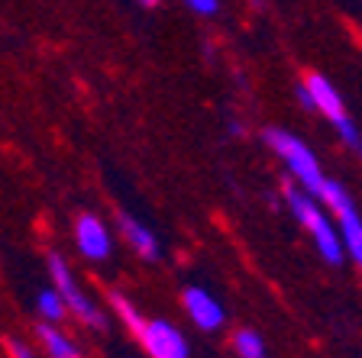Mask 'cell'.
I'll list each match as a JSON object with an SVG mask.
<instances>
[{"mask_svg": "<svg viewBox=\"0 0 362 358\" xmlns=\"http://www.w3.org/2000/svg\"><path fill=\"white\" fill-rule=\"evenodd\" d=\"M281 197H285V203L291 207L294 217H298V223L314 236L317 252L324 255L330 265H339L343 255H346V246H343V236L333 232V223L327 220V213L320 210V203H317L320 197L310 194V191H304L301 184H285L281 187Z\"/></svg>", "mask_w": 362, "mask_h": 358, "instance_id": "obj_1", "label": "cell"}, {"mask_svg": "<svg viewBox=\"0 0 362 358\" xmlns=\"http://www.w3.org/2000/svg\"><path fill=\"white\" fill-rule=\"evenodd\" d=\"M265 145H269V149L288 165L291 178L298 181L304 191H310V194L320 197L327 178H324V172H320V162H317V155L308 149V145H304L301 139H298V136L285 133V129L269 126V129H265Z\"/></svg>", "mask_w": 362, "mask_h": 358, "instance_id": "obj_2", "label": "cell"}, {"mask_svg": "<svg viewBox=\"0 0 362 358\" xmlns=\"http://www.w3.org/2000/svg\"><path fill=\"white\" fill-rule=\"evenodd\" d=\"M304 84H308L310 97H314L317 113H324V117L330 119L333 126H337L339 139L346 142L349 149H353V152H362L359 129H356V123H353V119H349L346 104H343V97H339V90L333 88V84L327 81L324 75H317V71H310V75H304Z\"/></svg>", "mask_w": 362, "mask_h": 358, "instance_id": "obj_3", "label": "cell"}, {"mask_svg": "<svg viewBox=\"0 0 362 358\" xmlns=\"http://www.w3.org/2000/svg\"><path fill=\"white\" fill-rule=\"evenodd\" d=\"M49 275H52V284H55V287L65 294L68 310L75 314L78 323H84V326H90V329H104V326H107L104 314H100L98 306H94L88 297H84V291L78 287L75 275H71V268L65 265V258H62L59 252L49 255Z\"/></svg>", "mask_w": 362, "mask_h": 358, "instance_id": "obj_4", "label": "cell"}, {"mask_svg": "<svg viewBox=\"0 0 362 358\" xmlns=\"http://www.w3.org/2000/svg\"><path fill=\"white\" fill-rule=\"evenodd\" d=\"M136 342L143 345V352L152 358H188L191 355V345H188V339L181 336V329L172 326L168 320H158V316H146V326L139 329Z\"/></svg>", "mask_w": 362, "mask_h": 358, "instance_id": "obj_5", "label": "cell"}, {"mask_svg": "<svg viewBox=\"0 0 362 358\" xmlns=\"http://www.w3.org/2000/svg\"><path fill=\"white\" fill-rule=\"evenodd\" d=\"M71 232H75L78 252H81L88 261H107L110 258L113 236H110V229H107V223L100 217H94V213H78Z\"/></svg>", "mask_w": 362, "mask_h": 358, "instance_id": "obj_6", "label": "cell"}, {"mask_svg": "<svg viewBox=\"0 0 362 358\" xmlns=\"http://www.w3.org/2000/svg\"><path fill=\"white\" fill-rule=\"evenodd\" d=\"M181 306H185V314L194 320V326L204 329V333H217L226 323V314H223V306H220V300L214 297L211 291H204V287H185Z\"/></svg>", "mask_w": 362, "mask_h": 358, "instance_id": "obj_7", "label": "cell"}, {"mask_svg": "<svg viewBox=\"0 0 362 358\" xmlns=\"http://www.w3.org/2000/svg\"><path fill=\"white\" fill-rule=\"evenodd\" d=\"M117 229H120V236L133 246V252L139 255V258H146V261L162 258V246H158V239L152 236V229H146V226L139 223V220H133L129 213H117Z\"/></svg>", "mask_w": 362, "mask_h": 358, "instance_id": "obj_8", "label": "cell"}, {"mask_svg": "<svg viewBox=\"0 0 362 358\" xmlns=\"http://www.w3.org/2000/svg\"><path fill=\"white\" fill-rule=\"evenodd\" d=\"M36 339L42 342V349H45V355L49 358H78L81 355V349H78V345L62 333L59 323H45L42 320L36 326Z\"/></svg>", "mask_w": 362, "mask_h": 358, "instance_id": "obj_9", "label": "cell"}, {"mask_svg": "<svg viewBox=\"0 0 362 358\" xmlns=\"http://www.w3.org/2000/svg\"><path fill=\"white\" fill-rule=\"evenodd\" d=\"M337 223H339L343 246H346V255H353L356 265L362 268V220H359V213H356V207L346 210V213H339Z\"/></svg>", "mask_w": 362, "mask_h": 358, "instance_id": "obj_10", "label": "cell"}, {"mask_svg": "<svg viewBox=\"0 0 362 358\" xmlns=\"http://www.w3.org/2000/svg\"><path fill=\"white\" fill-rule=\"evenodd\" d=\"M36 314L42 316L45 323H62L71 310H68V300H65V294L59 291V287H42L39 291V297H36Z\"/></svg>", "mask_w": 362, "mask_h": 358, "instance_id": "obj_11", "label": "cell"}, {"mask_svg": "<svg viewBox=\"0 0 362 358\" xmlns=\"http://www.w3.org/2000/svg\"><path fill=\"white\" fill-rule=\"evenodd\" d=\"M110 306H113V314L120 316L123 326H127L129 333H133V336H139V329L146 326V316L139 314V310H136V306L129 304V300L123 297V294H117V291H110Z\"/></svg>", "mask_w": 362, "mask_h": 358, "instance_id": "obj_12", "label": "cell"}, {"mask_svg": "<svg viewBox=\"0 0 362 358\" xmlns=\"http://www.w3.org/2000/svg\"><path fill=\"white\" fill-rule=\"evenodd\" d=\"M320 201H324V207L327 210H333V213H346V210H353L356 203H353V197H349V191L339 181H330L327 178V184H324V191H320Z\"/></svg>", "mask_w": 362, "mask_h": 358, "instance_id": "obj_13", "label": "cell"}, {"mask_svg": "<svg viewBox=\"0 0 362 358\" xmlns=\"http://www.w3.org/2000/svg\"><path fill=\"white\" fill-rule=\"evenodd\" d=\"M233 352L240 358H262L265 355V342L256 329H236L233 333Z\"/></svg>", "mask_w": 362, "mask_h": 358, "instance_id": "obj_14", "label": "cell"}, {"mask_svg": "<svg viewBox=\"0 0 362 358\" xmlns=\"http://www.w3.org/2000/svg\"><path fill=\"white\" fill-rule=\"evenodd\" d=\"M185 7L197 16H217L220 13V0H185Z\"/></svg>", "mask_w": 362, "mask_h": 358, "instance_id": "obj_15", "label": "cell"}, {"mask_svg": "<svg viewBox=\"0 0 362 358\" xmlns=\"http://www.w3.org/2000/svg\"><path fill=\"white\" fill-rule=\"evenodd\" d=\"M7 352H10V355H16V358H33L30 345H20L16 339H10V342H7Z\"/></svg>", "mask_w": 362, "mask_h": 358, "instance_id": "obj_16", "label": "cell"}, {"mask_svg": "<svg viewBox=\"0 0 362 358\" xmlns=\"http://www.w3.org/2000/svg\"><path fill=\"white\" fill-rule=\"evenodd\" d=\"M298 100H301V107H304V110H317V107H314V97H310V90H308V84H298Z\"/></svg>", "mask_w": 362, "mask_h": 358, "instance_id": "obj_17", "label": "cell"}, {"mask_svg": "<svg viewBox=\"0 0 362 358\" xmlns=\"http://www.w3.org/2000/svg\"><path fill=\"white\" fill-rule=\"evenodd\" d=\"M136 4H139V7H146V10H156L162 0H136Z\"/></svg>", "mask_w": 362, "mask_h": 358, "instance_id": "obj_18", "label": "cell"}, {"mask_svg": "<svg viewBox=\"0 0 362 358\" xmlns=\"http://www.w3.org/2000/svg\"><path fill=\"white\" fill-rule=\"evenodd\" d=\"M230 133H236V136H243V133H246V129H243V123H236V119H233V123H230Z\"/></svg>", "mask_w": 362, "mask_h": 358, "instance_id": "obj_19", "label": "cell"}, {"mask_svg": "<svg viewBox=\"0 0 362 358\" xmlns=\"http://www.w3.org/2000/svg\"><path fill=\"white\" fill-rule=\"evenodd\" d=\"M249 4H252V7H262V4H265V0H249Z\"/></svg>", "mask_w": 362, "mask_h": 358, "instance_id": "obj_20", "label": "cell"}]
</instances>
